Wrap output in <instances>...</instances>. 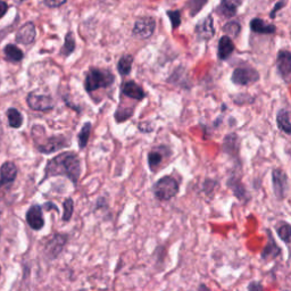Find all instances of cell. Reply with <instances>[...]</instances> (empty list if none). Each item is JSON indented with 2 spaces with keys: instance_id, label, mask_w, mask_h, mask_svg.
Listing matches in <instances>:
<instances>
[{
  "instance_id": "obj_1",
  "label": "cell",
  "mask_w": 291,
  "mask_h": 291,
  "mask_svg": "<svg viewBox=\"0 0 291 291\" xmlns=\"http://www.w3.org/2000/svg\"><path fill=\"white\" fill-rule=\"evenodd\" d=\"M81 172V160L78 154L64 152L49 160L45 170V179L63 175L76 185Z\"/></svg>"
},
{
  "instance_id": "obj_2",
  "label": "cell",
  "mask_w": 291,
  "mask_h": 291,
  "mask_svg": "<svg viewBox=\"0 0 291 291\" xmlns=\"http://www.w3.org/2000/svg\"><path fill=\"white\" fill-rule=\"evenodd\" d=\"M115 81V76L110 71L97 67H91L86 76L84 87L88 92H93L98 89L111 87Z\"/></svg>"
},
{
  "instance_id": "obj_3",
  "label": "cell",
  "mask_w": 291,
  "mask_h": 291,
  "mask_svg": "<svg viewBox=\"0 0 291 291\" xmlns=\"http://www.w3.org/2000/svg\"><path fill=\"white\" fill-rule=\"evenodd\" d=\"M179 190H180L179 182L171 175L160 178L159 180L155 182L153 187L155 197L162 201H171L172 198H174L179 194Z\"/></svg>"
},
{
  "instance_id": "obj_4",
  "label": "cell",
  "mask_w": 291,
  "mask_h": 291,
  "mask_svg": "<svg viewBox=\"0 0 291 291\" xmlns=\"http://www.w3.org/2000/svg\"><path fill=\"white\" fill-rule=\"evenodd\" d=\"M272 185L276 199L283 201L289 191V178L281 168H273L272 171Z\"/></svg>"
},
{
  "instance_id": "obj_5",
  "label": "cell",
  "mask_w": 291,
  "mask_h": 291,
  "mask_svg": "<svg viewBox=\"0 0 291 291\" xmlns=\"http://www.w3.org/2000/svg\"><path fill=\"white\" fill-rule=\"evenodd\" d=\"M231 80L238 86H250L258 81L259 74L256 69L249 67V66H243V67L234 69Z\"/></svg>"
},
{
  "instance_id": "obj_6",
  "label": "cell",
  "mask_w": 291,
  "mask_h": 291,
  "mask_svg": "<svg viewBox=\"0 0 291 291\" xmlns=\"http://www.w3.org/2000/svg\"><path fill=\"white\" fill-rule=\"evenodd\" d=\"M155 27L156 22L153 17H140V19L135 21L132 33L133 36L138 37L139 39H148L155 32Z\"/></svg>"
},
{
  "instance_id": "obj_7",
  "label": "cell",
  "mask_w": 291,
  "mask_h": 291,
  "mask_svg": "<svg viewBox=\"0 0 291 291\" xmlns=\"http://www.w3.org/2000/svg\"><path fill=\"white\" fill-rule=\"evenodd\" d=\"M26 103L31 110L37 112H48L55 107V103L50 96L38 94L34 92L29 93L26 98Z\"/></svg>"
},
{
  "instance_id": "obj_8",
  "label": "cell",
  "mask_w": 291,
  "mask_h": 291,
  "mask_svg": "<svg viewBox=\"0 0 291 291\" xmlns=\"http://www.w3.org/2000/svg\"><path fill=\"white\" fill-rule=\"evenodd\" d=\"M68 146H69V140L67 138H65L64 135L50 136V138L45 139L44 143L37 145L39 152L42 154H45V155L57 152V150L67 148Z\"/></svg>"
},
{
  "instance_id": "obj_9",
  "label": "cell",
  "mask_w": 291,
  "mask_h": 291,
  "mask_svg": "<svg viewBox=\"0 0 291 291\" xmlns=\"http://www.w3.org/2000/svg\"><path fill=\"white\" fill-rule=\"evenodd\" d=\"M171 156V149L167 146H157L150 150L148 154V166L152 172H156L162 165L164 159Z\"/></svg>"
},
{
  "instance_id": "obj_10",
  "label": "cell",
  "mask_w": 291,
  "mask_h": 291,
  "mask_svg": "<svg viewBox=\"0 0 291 291\" xmlns=\"http://www.w3.org/2000/svg\"><path fill=\"white\" fill-rule=\"evenodd\" d=\"M66 243H67V236L65 234L57 233L55 234L51 239L48 240V243L45 244V252L50 259H54L61 254L63 248L65 247Z\"/></svg>"
},
{
  "instance_id": "obj_11",
  "label": "cell",
  "mask_w": 291,
  "mask_h": 291,
  "mask_svg": "<svg viewBox=\"0 0 291 291\" xmlns=\"http://www.w3.org/2000/svg\"><path fill=\"white\" fill-rule=\"evenodd\" d=\"M26 221L30 227L34 231H39L45 226V219L42 208L39 205L31 206L26 213Z\"/></svg>"
},
{
  "instance_id": "obj_12",
  "label": "cell",
  "mask_w": 291,
  "mask_h": 291,
  "mask_svg": "<svg viewBox=\"0 0 291 291\" xmlns=\"http://www.w3.org/2000/svg\"><path fill=\"white\" fill-rule=\"evenodd\" d=\"M276 67L285 81L289 83L291 75V54L288 50H280L276 59Z\"/></svg>"
},
{
  "instance_id": "obj_13",
  "label": "cell",
  "mask_w": 291,
  "mask_h": 291,
  "mask_svg": "<svg viewBox=\"0 0 291 291\" xmlns=\"http://www.w3.org/2000/svg\"><path fill=\"white\" fill-rule=\"evenodd\" d=\"M195 31H196V34H197L199 40L207 41L209 39H212V38L214 37V34H215L212 15L205 17L201 22L197 23Z\"/></svg>"
},
{
  "instance_id": "obj_14",
  "label": "cell",
  "mask_w": 291,
  "mask_h": 291,
  "mask_svg": "<svg viewBox=\"0 0 291 291\" xmlns=\"http://www.w3.org/2000/svg\"><path fill=\"white\" fill-rule=\"evenodd\" d=\"M268 237H269L268 244H266L264 249H263L261 252V258L262 261L264 262L272 261V259H275L276 257H279V256L281 255V248H280L278 246V244L275 243L274 238L272 236L271 230H268Z\"/></svg>"
},
{
  "instance_id": "obj_15",
  "label": "cell",
  "mask_w": 291,
  "mask_h": 291,
  "mask_svg": "<svg viewBox=\"0 0 291 291\" xmlns=\"http://www.w3.org/2000/svg\"><path fill=\"white\" fill-rule=\"evenodd\" d=\"M36 40V26L32 22H27L16 33V41L22 45H31Z\"/></svg>"
},
{
  "instance_id": "obj_16",
  "label": "cell",
  "mask_w": 291,
  "mask_h": 291,
  "mask_svg": "<svg viewBox=\"0 0 291 291\" xmlns=\"http://www.w3.org/2000/svg\"><path fill=\"white\" fill-rule=\"evenodd\" d=\"M243 0H221V5L217 7V13L226 19H231L237 14Z\"/></svg>"
},
{
  "instance_id": "obj_17",
  "label": "cell",
  "mask_w": 291,
  "mask_h": 291,
  "mask_svg": "<svg viewBox=\"0 0 291 291\" xmlns=\"http://www.w3.org/2000/svg\"><path fill=\"white\" fill-rule=\"evenodd\" d=\"M122 93L134 100H142L146 97V93L142 88L136 82L132 81V80L131 81H126L122 86Z\"/></svg>"
},
{
  "instance_id": "obj_18",
  "label": "cell",
  "mask_w": 291,
  "mask_h": 291,
  "mask_svg": "<svg viewBox=\"0 0 291 291\" xmlns=\"http://www.w3.org/2000/svg\"><path fill=\"white\" fill-rule=\"evenodd\" d=\"M17 175V168L16 165L12 162H6L2 164L1 168H0V188L2 187L3 184L12 183V182L15 181Z\"/></svg>"
},
{
  "instance_id": "obj_19",
  "label": "cell",
  "mask_w": 291,
  "mask_h": 291,
  "mask_svg": "<svg viewBox=\"0 0 291 291\" xmlns=\"http://www.w3.org/2000/svg\"><path fill=\"white\" fill-rule=\"evenodd\" d=\"M227 187H229L231 190H232L233 195L239 199L241 201H247V190L246 188L244 187V184L241 183L240 178L238 175H233V177H230L229 180L226 182Z\"/></svg>"
},
{
  "instance_id": "obj_20",
  "label": "cell",
  "mask_w": 291,
  "mask_h": 291,
  "mask_svg": "<svg viewBox=\"0 0 291 291\" xmlns=\"http://www.w3.org/2000/svg\"><path fill=\"white\" fill-rule=\"evenodd\" d=\"M223 150L227 155L237 157L239 155V136L236 133H230L223 140Z\"/></svg>"
},
{
  "instance_id": "obj_21",
  "label": "cell",
  "mask_w": 291,
  "mask_h": 291,
  "mask_svg": "<svg viewBox=\"0 0 291 291\" xmlns=\"http://www.w3.org/2000/svg\"><path fill=\"white\" fill-rule=\"evenodd\" d=\"M234 50V44L231 38L223 36L219 41V48H217V56L221 61H225L230 57Z\"/></svg>"
},
{
  "instance_id": "obj_22",
  "label": "cell",
  "mask_w": 291,
  "mask_h": 291,
  "mask_svg": "<svg viewBox=\"0 0 291 291\" xmlns=\"http://www.w3.org/2000/svg\"><path fill=\"white\" fill-rule=\"evenodd\" d=\"M250 29L252 32L261 34H272L275 32V25L268 24L261 19H252L250 21Z\"/></svg>"
},
{
  "instance_id": "obj_23",
  "label": "cell",
  "mask_w": 291,
  "mask_h": 291,
  "mask_svg": "<svg viewBox=\"0 0 291 291\" xmlns=\"http://www.w3.org/2000/svg\"><path fill=\"white\" fill-rule=\"evenodd\" d=\"M276 124L278 128L281 130L282 132H285L287 135L291 134V123H290V113L288 110H280L276 115Z\"/></svg>"
},
{
  "instance_id": "obj_24",
  "label": "cell",
  "mask_w": 291,
  "mask_h": 291,
  "mask_svg": "<svg viewBox=\"0 0 291 291\" xmlns=\"http://www.w3.org/2000/svg\"><path fill=\"white\" fill-rule=\"evenodd\" d=\"M132 64H133V56L130 54L123 55L117 63L118 73H121L122 75H129L132 69Z\"/></svg>"
},
{
  "instance_id": "obj_25",
  "label": "cell",
  "mask_w": 291,
  "mask_h": 291,
  "mask_svg": "<svg viewBox=\"0 0 291 291\" xmlns=\"http://www.w3.org/2000/svg\"><path fill=\"white\" fill-rule=\"evenodd\" d=\"M91 129H92V125H91L90 122H86L81 128V130H80L78 134V142H79V148L81 150L86 148L88 145V141H89V138H90Z\"/></svg>"
},
{
  "instance_id": "obj_26",
  "label": "cell",
  "mask_w": 291,
  "mask_h": 291,
  "mask_svg": "<svg viewBox=\"0 0 291 291\" xmlns=\"http://www.w3.org/2000/svg\"><path fill=\"white\" fill-rule=\"evenodd\" d=\"M7 117H8L9 125L14 129H19L23 124V117L22 114L20 113L16 108H9L7 111Z\"/></svg>"
},
{
  "instance_id": "obj_27",
  "label": "cell",
  "mask_w": 291,
  "mask_h": 291,
  "mask_svg": "<svg viewBox=\"0 0 291 291\" xmlns=\"http://www.w3.org/2000/svg\"><path fill=\"white\" fill-rule=\"evenodd\" d=\"M74 50H75L74 34H73L72 32H68L65 37L64 45H63L61 49V55L65 56V57H68V56L71 55Z\"/></svg>"
},
{
  "instance_id": "obj_28",
  "label": "cell",
  "mask_w": 291,
  "mask_h": 291,
  "mask_svg": "<svg viewBox=\"0 0 291 291\" xmlns=\"http://www.w3.org/2000/svg\"><path fill=\"white\" fill-rule=\"evenodd\" d=\"M276 233L283 243L289 244L291 240V226L288 222H280L276 226Z\"/></svg>"
},
{
  "instance_id": "obj_29",
  "label": "cell",
  "mask_w": 291,
  "mask_h": 291,
  "mask_svg": "<svg viewBox=\"0 0 291 291\" xmlns=\"http://www.w3.org/2000/svg\"><path fill=\"white\" fill-rule=\"evenodd\" d=\"M5 55L7 59L12 62H21L23 59V51L14 45H8L5 47Z\"/></svg>"
},
{
  "instance_id": "obj_30",
  "label": "cell",
  "mask_w": 291,
  "mask_h": 291,
  "mask_svg": "<svg viewBox=\"0 0 291 291\" xmlns=\"http://www.w3.org/2000/svg\"><path fill=\"white\" fill-rule=\"evenodd\" d=\"M63 209H64V213H63V222H69L73 216V212H74V201H73L72 198H66L64 202H63Z\"/></svg>"
},
{
  "instance_id": "obj_31",
  "label": "cell",
  "mask_w": 291,
  "mask_h": 291,
  "mask_svg": "<svg viewBox=\"0 0 291 291\" xmlns=\"http://www.w3.org/2000/svg\"><path fill=\"white\" fill-rule=\"evenodd\" d=\"M223 31L225 32V36L229 38H237L241 31V25L237 21H232V22H229L224 25Z\"/></svg>"
},
{
  "instance_id": "obj_32",
  "label": "cell",
  "mask_w": 291,
  "mask_h": 291,
  "mask_svg": "<svg viewBox=\"0 0 291 291\" xmlns=\"http://www.w3.org/2000/svg\"><path fill=\"white\" fill-rule=\"evenodd\" d=\"M206 3H207V0H189L187 2V7L190 10V15H197Z\"/></svg>"
},
{
  "instance_id": "obj_33",
  "label": "cell",
  "mask_w": 291,
  "mask_h": 291,
  "mask_svg": "<svg viewBox=\"0 0 291 291\" xmlns=\"http://www.w3.org/2000/svg\"><path fill=\"white\" fill-rule=\"evenodd\" d=\"M133 115V108H122V107H118L116 112H115V120H116L117 123H122V122H124L130 118Z\"/></svg>"
},
{
  "instance_id": "obj_34",
  "label": "cell",
  "mask_w": 291,
  "mask_h": 291,
  "mask_svg": "<svg viewBox=\"0 0 291 291\" xmlns=\"http://www.w3.org/2000/svg\"><path fill=\"white\" fill-rule=\"evenodd\" d=\"M167 16L170 17L172 29H178L181 24V12L180 10H168Z\"/></svg>"
},
{
  "instance_id": "obj_35",
  "label": "cell",
  "mask_w": 291,
  "mask_h": 291,
  "mask_svg": "<svg viewBox=\"0 0 291 291\" xmlns=\"http://www.w3.org/2000/svg\"><path fill=\"white\" fill-rule=\"evenodd\" d=\"M67 1V0H45V5L50 7V8H57Z\"/></svg>"
},
{
  "instance_id": "obj_36",
  "label": "cell",
  "mask_w": 291,
  "mask_h": 291,
  "mask_svg": "<svg viewBox=\"0 0 291 291\" xmlns=\"http://www.w3.org/2000/svg\"><path fill=\"white\" fill-rule=\"evenodd\" d=\"M248 291H264V287L259 281H251L249 285H248Z\"/></svg>"
},
{
  "instance_id": "obj_37",
  "label": "cell",
  "mask_w": 291,
  "mask_h": 291,
  "mask_svg": "<svg viewBox=\"0 0 291 291\" xmlns=\"http://www.w3.org/2000/svg\"><path fill=\"white\" fill-rule=\"evenodd\" d=\"M286 3H287V2H286V0H281V1H279V2H276V3H275V6H274V8H273L272 13L269 14V16H271V19H274L276 12H278V10H280V8H282V7L285 6Z\"/></svg>"
},
{
  "instance_id": "obj_38",
  "label": "cell",
  "mask_w": 291,
  "mask_h": 291,
  "mask_svg": "<svg viewBox=\"0 0 291 291\" xmlns=\"http://www.w3.org/2000/svg\"><path fill=\"white\" fill-rule=\"evenodd\" d=\"M7 9H8V5L2 0H0V19L7 13Z\"/></svg>"
},
{
  "instance_id": "obj_39",
  "label": "cell",
  "mask_w": 291,
  "mask_h": 291,
  "mask_svg": "<svg viewBox=\"0 0 291 291\" xmlns=\"http://www.w3.org/2000/svg\"><path fill=\"white\" fill-rule=\"evenodd\" d=\"M198 291H210V290L207 286L204 285V283H201V285L198 286Z\"/></svg>"
},
{
  "instance_id": "obj_40",
  "label": "cell",
  "mask_w": 291,
  "mask_h": 291,
  "mask_svg": "<svg viewBox=\"0 0 291 291\" xmlns=\"http://www.w3.org/2000/svg\"><path fill=\"white\" fill-rule=\"evenodd\" d=\"M0 273H1V268H0Z\"/></svg>"
}]
</instances>
